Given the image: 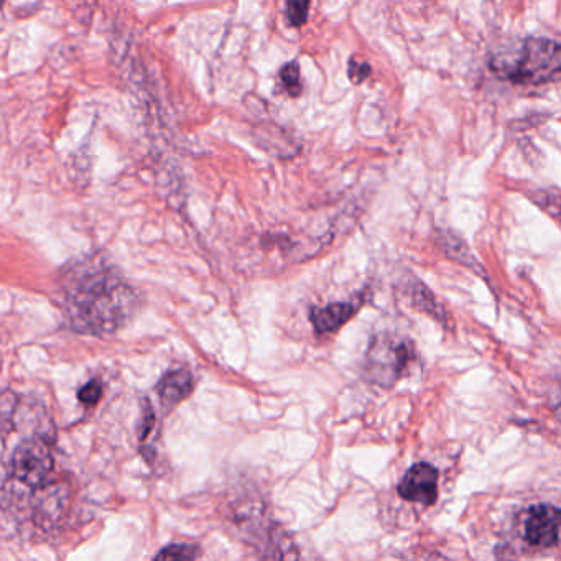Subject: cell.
<instances>
[{"instance_id": "1", "label": "cell", "mask_w": 561, "mask_h": 561, "mask_svg": "<svg viewBox=\"0 0 561 561\" xmlns=\"http://www.w3.org/2000/svg\"><path fill=\"white\" fill-rule=\"evenodd\" d=\"M63 310L71 330L106 336L129 323L137 295L121 275L99 264L78 265L66 275Z\"/></svg>"}, {"instance_id": "2", "label": "cell", "mask_w": 561, "mask_h": 561, "mask_svg": "<svg viewBox=\"0 0 561 561\" xmlns=\"http://www.w3.org/2000/svg\"><path fill=\"white\" fill-rule=\"evenodd\" d=\"M560 43L547 38H527L519 48L496 55L491 60V70L497 78L510 83L538 86L555 83L560 78Z\"/></svg>"}, {"instance_id": "3", "label": "cell", "mask_w": 561, "mask_h": 561, "mask_svg": "<svg viewBox=\"0 0 561 561\" xmlns=\"http://www.w3.org/2000/svg\"><path fill=\"white\" fill-rule=\"evenodd\" d=\"M9 468L15 484L30 491H43L55 471L53 446L42 435L25 438L10 456Z\"/></svg>"}, {"instance_id": "4", "label": "cell", "mask_w": 561, "mask_h": 561, "mask_svg": "<svg viewBox=\"0 0 561 561\" xmlns=\"http://www.w3.org/2000/svg\"><path fill=\"white\" fill-rule=\"evenodd\" d=\"M412 357V349L405 339L390 334L376 336L367 353V376L382 387H390L402 377Z\"/></svg>"}, {"instance_id": "5", "label": "cell", "mask_w": 561, "mask_h": 561, "mask_svg": "<svg viewBox=\"0 0 561 561\" xmlns=\"http://www.w3.org/2000/svg\"><path fill=\"white\" fill-rule=\"evenodd\" d=\"M524 537L537 548L557 547L560 538V509L550 504L530 507L524 525Z\"/></svg>"}, {"instance_id": "6", "label": "cell", "mask_w": 561, "mask_h": 561, "mask_svg": "<svg viewBox=\"0 0 561 561\" xmlns=\"http://www.w3.org/2000/svg\"><path fill=\"white\" fill-rule=\"evenodd\" d=\"M400 497L405 501L432 506L438 497V471L430 463L413 464L399 484Z\"/></svg>"}, {"instance_id": "7", "label": "cell", "mask_w": 561, "mask_h": 561, "mask_svg": "<svg viewBox=\"0 0 561 561\" xmlns=\"http://www.w3.org/2000/svg\"><path fill=\"white\" fill-rule=\"evenodd\" d=\"M68 496L70 494H68V487L65 484H56V486L53 484V486L45 487L42 496L38 497L35 506H33L35 522L45 529L55 525L65 514V509L68 507Z\"/></svg>"}, {"instance_id": "8", "label": "cell", "mask_w": 561, "mask_h": 561, "mask_svg": "<svg viewBox=\"0 0 561 561\" xmlns=\"http://www.w3.org/2000/svg\"><path fill=\"white\" fill-rule=\"evenodd\" d=\"M193 390V376L186 369L168 372L162 381L158 382V397L165 405H177L186 399Z\"/></svg>"}, {"instance_id": "9", "label": "cell", "mask_w": 561, "mask_h": 561, "mask_svg": "<svg viewBox=\"0 0 561 561\" xmlns=\"http://www.w3.org/2000/svg\"><path fill=\"white\" fill-rule=\"evenodd\" d=\"M354 315L351 303H330L323 308H313L310 320L318 333H333Z\"/></svg>"}, {"instance_id": "10", "label": "cell", "mask_w": 561, "mask_h": 561, "mask_svg": "<svg viewBox=\"0 0 561 561\" xmlns=\"http://www.w3.org/2000/svg\"><path fill=\"white\" fill-rule=\"evenodd\" d=\"M280 83L290 96L297 98L302 93V81H300V65L297 61H290L280 71Z\"/></svg>"}, {"instance_id": "11", "label": "cell", "mask_w": 561, "mask_h": 561, "mask_svg": "<svg viewBox=\"0 0 561 561\" xmlns=\"http://www.w3.org/2000/svg\"><path fill=\"white\" fill-rule=\"evenodd\" d=\"M200 557V550L195 545H186V543H177V545H168L163 548L162 552L157 553V560H195Z\"/></svg>"}, {"instance_id": "12", "label": "cell", "mask_w": 561, "mask_h": 561, "mask_svg": "<svg viewBox=\"0 0 561 561\" xmlns=\"http://www.w3.org/2000/svg\"><path fill=\"white\" fill-rule=\"evenodd\" d=\"M311 0H287V19L293 27H302L308 20Z\"/></svg>"}, {"instance_id": "13", "label": "cell", "mask_w": 561, "mask_h": 561, "mask_svg": "<svg viewBox=\"0 0 561 561\" xmlns=\"http://www.w3.org/2000/svg\"><path fill=\"white\" fill-rule=\"evenodd\" d=\"M102 397V384L98 379L88 382V384L83 385L78 392V400L81 404L86 405V407H93V405L98 404Z\"/></svg>"}, {"instance_id": "14", "label": "cell", "mask_w": 561, "mask_h": 561, "mask_svg": "<svg viewBox=\"0 0 561 561\" xmlns=\"http://www.w3.org/2000/svg\"><path fill=\"white\" fill-rule=\"evenodd\" d=\"M369 75H371V66L364 61H357L356 58L349 60V79L354 84H361L364 79L369 78Z\"/></svg>"}, {"instance_id": "15", "label": "cell", "mask_w": 561, "mask_h": 561, "mask_svg": "<svg viewBox=\"0 0 561 561\" xmlns=\"http://www.w3.org/2000/svg\"><path fill=\"white\" fill-rule=\"evenodd\" d=\"M153 423H155V413H153L152 405L149 400L144 402V412H142V420H140L139 438L144 441L152 432Z\"/></svg>"}, {"instance_id": "16", "label": "cell", "mask_w": 561, "mask_h": 561, "mask_svg": "<svg viewBox=\"0 0 561 561\" xmlns=\"http://www.w3.org/2000/svg\"><path fill=\"white\" fill-rule=\"evenodd\" d=\"M4 4V0H0V5Z\"/></svg>"}]
</instances>
